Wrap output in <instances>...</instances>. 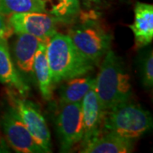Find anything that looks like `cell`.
<instances>
[{"mask_svg": "<svg viewBox=\"0 0 153 153\" xmlns=\"http://www.w3.org/2000/svg\"><path fill=\"white\" fill-rule=\"evenodd\" d=\"M94 88L105 111L131 99L130 76L121 57L111 49L102 59Z\"/></svg>", "mask_w": 153, "mask_h": 153, "instance_id": "obj_1", "label": "cell"}, {"mask_svg": "<svg viewBox=\"0 0 153 153\" xmlns=\"http://www.w3.org/2000/svg\"><path fill=\"white\" fill-rule=\"evenodd\" d=\"M46 56L53 85L89 73L94 68L77 50L68 35L55 33L46 44Z\"/></svg>", "mask_w": 153, "mask_h": 153, "instance_id": "obj_2", "label": "cell"}, {"mask_svg": "<svg viewBox=\"0 0 153 153\" xmlns=\"http://www.w3.org/2000/svg\"><path fill=\"white\" fill-rule=\"evenodd\" d=\"M99 14L87 11L73 22L68 36L77 50L94 66H98L111 49V34L97 19Z\"/></svg>", "mask_w": 153, "mask_h": 153, "instance_id": "obj_3", "label": "cell"}, {"mask_svg": "<svg viewBox=\"0 0 153 153\" xmlns=\"http://www.w3.org/2000/svg\"><path fill=\"white\" fill-rule=\"evenodd\" d=\"M152 128V114L130 100L105 111L101 132L136 140Z\"/></svg>", "mask_w": 153, "mask_h": 153, "instance_id": "obj_4", "label": "cell"}, {"mask_svg": "<svg viewBox=\"0 0 153 153\" xmlns=\"http://www.w3.org/2000/svg\"><path fill=\"white\" fill-rule=\"evenodd\" d=\"M56 117V131L59 139L60 151L69 152L83 135V123L81 102L60 103Z\"/></svg>", "mask_w": 153, "mask_h": 153, "instance_id": "obj_5", "label": "cell"}, {"mask_svg": "<svg viewBox=\"0 0 153 153\" xmlns=\"http://www.w3.org/2000/svg\"><path fill=\"white\" fill-rule=\"evenodd\" d=\"M10 105L14 107L34 140L44 153L51 152V135L46 121L38 106L24 97L10 94Z\"/></svg>", "mask_w": 153, "mask_h": 153, "instance_id": "obj_6", "label": "cell"}, {"mask_svg": "<svg viewBox=\"0 0 153 153\" xmlns=\"http://www.w3.org/2000/svg\"><path fill=\"white\" fill-rule=\"evenodd\" d=\"M0 125L7 141L16 152L44 153L10 105L1 115Z\"/></svg>", "mask_w": 153, "mask_h": 153, "instance_id": "obj_7", "label": "cell"}, {"mask_svg": "<svg viewBox=\"0 0 153 153\" xmlns=\"http://www.w3.org/2000/svg\"><path fill=\"white\" fill-rule=\"evenodd\" d=\"M8 22L15 33L30 34L48 42L56 33V23L58 22L46 12L31 11L11 15Z\"/></svg>", "mask_w": 153, "mask_h": 153, "instance_id": "obj_8", "label": "cell"}, {"mask_svg": "<svg viewBox=\"0 0 153 153\" xmlns=\"http://www.w3.org/2000/svg\"><path fill=\"white\" fill-rule=\"evenodd\" d=\"M41 42L43 40L26 33H16L13 40L11 56L17 70L27 82L34 80L33 61Z\"/></svg>", "mask_w": 153, "mask_h": 153, "instance_id": "obj_9", "label": "cell"}, {"mask_svg": "<svg viewBox=\"0 0 153 153\" xmlns=\"http://www.w3.org/2000/svg\"><path fill=\"white\" fill-rule=\"evenodd\" d=\"M83 123L82 146L101 133L105 111L102 108L94 88V83L81 101Z\"/></svg>", "mask_w": 153, "mask_h": 153, "instance_id": "obj_10", "label": "cell"}, {"mask_svg": "<svg viewBox=\"0 0 153 153\" xmlns=\"http://www.w3.org/2000/svg\"><path fill=\"white\" fill-rule=\"evenodd\" d=\"M8 39H0V82L14 88L22 97H26L30 90L11 56Z\"/></svg>", "mask_w": 153, "mask_h": 153, "instance_id": "obj_11", "label": "cell"}, {"mask_svg": "<svg viewBox=\"0 0 153 153\" xmlns=\"http://www.w3.org/2000/svg\"><path fill=\"white\" fill-rule=\"evenodd\" d=\"M135 140L126 139L117 134L101 132L96 137L83 145L82 153H128L133 152Z\"/></svg>", "mask_w": 153, "mask_h": 153, "instance_id": "obj_12", "label": "cell"}, {"mask_svg": "<svg viewBox=\"0 0 153 153\" xmlns=\"http://www.w3.org/2000/svg\"><path fill=\"white\" fill-rule=\"evenodd\" d=\"M138 49L145 48L153 39V6L138 2L134 6V19L129 26Z\"/></svg>", "mask_w": 153, "mask_h": 153, "instance_id": "obj_13", "label": "cell"}, {"mask_svg": "<svg viewBox=\"0 0 153 153\" xmlns=\"http://www.w3.org/2000/svg\"><path fill=\"white\" fill-rule=\"evenodd\" d=\"M46 44L47 42L43 41L38 46L33 61V76L42 97L46 100H49L52 97L54 85L46 56Z\"/></svg>", "mask_w": 153, "mask_h": 153, "instance_id": "obj_14", "label": "cell"}, {"mask_svg": "<svg viewBox=\"0 0 153 153\" xmlns=\"http://www.w3.org/2000/svg\"><path fill=\"white\" fill-rule=\"evenodd\" d=\"M95 82V77L88 73L64 80L59 88L60 103L81 102Z\"/></svg>", "mask_w": 153, "mask_h": 153, "instance_id": "obj_15", "label": "cell"}, {"mask_svg": "<svg viewBox=\"0 0 153 153\" xmlns=\"http://www.w3.org/2000/svg\"><path fill=\"white\" fill-rule=\"evenodd\" d=\"M44 12L53 16L57 22L73 23L78 19L82 10L80 0H38Z\"/></svg>", "mask_w": 153, "mask_h": 153, "instance_id": "obj_16", "label": "cell"}, {"mask_svg": "<svg viewBox=\"0 0 153 153\" xmlns=\"http://www.w3.org/2000/svg\"><path fill=\"white\" fill-rule=\"evenodd\" d=\"M31 11H44L38 0H0V12L4 16Z\"/></svg>", "mask_w": 153, "mask_h": 153, "instance_id": "obj_17", "label": "cell"}, {"mask_svg": "<svg viewBox=\"0 0 153 153\" xmlns=\"http://www.w3.org/2000/svg\"><path fill=\"white\" fill-rule=\"evenodd\" d=\"M138 68L141 83L144 88L151 89L153 86V53L152 49H147L140 54Z\"/></svg>", "mask_w": 153, "mask_h": 153, "instance_id": "obj_18", "label": "cell"}, {"mask_svg": "<svg viewBox=\"0 0 153 153\" xmlns=\"http://www.w3.org/2000/svg\"><path fill=\"white\" fill-rule=\"evenodd\" d=\"M108 0H80L81 7L82 6L87 9L88 11L95 12L100 14L98 12L99 10L102 9L107 3Z\"/></svg>", "mask_w": 153, "mask_h": 153, "instance_id": "obj_19", "label": "cell"}, {"mask_svg": "<svg viewBox=\"0 0 153 153\" xmlns=\"http://www.w3.org/2000/svg\"><path fill=\"white\" fill-rule=\"evenodd\" d=\"M5 17L0 12V39H8L14 33L9 22L6 21Z\"/></svg>", "mask_w": 153, "mask_h": 153, "instance_id": "obj_20", "label": "cell"}]
</instances>
